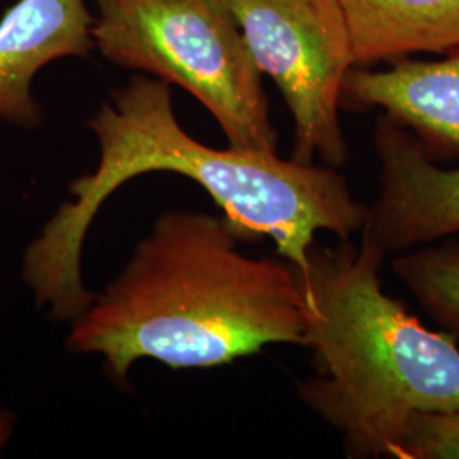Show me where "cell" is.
<instances>
[{
	"instance_id": "cell-9",
	"label": "cell",
	"mask_w": 459,
	"mask_h": 459,
	"mask_svg": "<svg viewBox=\"0 0 459 459\" xmlns=\"http://www.w3.org/2000/svg\"><path fill=\"white\" fill-rule=\"evenodd\" d=\"M354 65L459 49V0H341Z\"/></svg>"
},
{
	"instance_id": "cell-3",
	"label": "cell",
	"mask_w": 459,
	"mask_h": 459,
	"mask_svg": "<svg viewBox=\"0 0 459 459\" xmlns=\"http://www.w3.org/2000/svg\"><path fill=\"white\" fill-rule=\"evenodd\" d=\"M386 257L361 230L359 244L315 242L296 273L316 371L299 398L342 434L349 458L402 459L417 413L459 407L458 341L385 291Z\"/></svg>"
},
{
	"instance_id": "cell-5",
	"label": "cell",
	"mask_w": 459,
	"mask_h": 459,
	"mask_svg": "<svg viewBox=\"0 0 459 459\" xmlns=\"http://www.w3.org/2000/svg\"><path fill=\"white\" fill-rule=\"evenodd\" d=\"M263 74L278 85L295 123L293 160L342 167L349 147L341 98L354 68L341 0H225Z\"/></svg>"
},
{
	"instance_id": "cell-1",
	"label": "cell",
	"mask_w": 459,
	"mask_h": 459,
	"mask_svg": "<svg viewBox=\"0 0 459 459\" xmlns=\"http://www.w3.org/2000/svg\"><path fill=\"white\" fill-rule=\"evenodd\" d=\"M89 128L99 142L98 167L70 184L72 199L22 257V279L51 320L74 322L92 303L81 271L85 237L108 197L148 172H174L197 182L238 240L271 238L298 274L307 271L318 231L349 240L368 218V206L335 167L284 160L276 152L199 143L182 130L170 87L160 79L133 77L102 104Z\"/></svg>"
},
{
	"instance_id": "cell-4",
	"label": "cell",
	"mask_w": 459,
	"mask_h": 459,
	"mask_svg": "<svg viewBox=\"0 0 459 459\" xmlns=\"http://www.w3.org/2000/svg\"><path fill=\"white\" fill-rule=\"evenodd\" d=\"M92 38L116 65L186 89L230 147L276 152L263 72L225 0H96Z\"/></svg>"
},
{
	"instance_id": "cell-6",
	"label": "cell",
	"mask_w": 459,
	"mask_h": 459,
	"mask_svg": "<svg viewBox=\"0 0 459 459\" xmlns=\"http://www.w3.org/2000/svg\"><path fill=\"white\" fill-rule=\"evenodd\" d=\"M379 191L362 227L386 255L459 235V165L432 160L422 140L390 116L377 117Z\"/></svg>"
},
{
	"instance_id": "cell-11",
	"label": "cell",
	"mask_w": 459,
	"mask_h": 459,
	"mask_svg": "<svg viewBox=\"0 0 459 459\" xmlns=\"http://www.w3.org/2000/svg\"><path fill=\"white\" fill-rule=\"evenodd\" d=\"M402 459H459V407L417 413L409 424Z\"/></svg>"
},
{
	"instance_id": "cell-10",
	"label": "cell",
	"mask_w": 459,
	"mask_h": 459,
	"mask_svg": "<svg viewBox=\"0 0 459 459\" xmlns=\"http://www.w3.org/2000/svg\"><path fill=\"white\" fill-rule=\"evenodd\" d=\"M390 267L432 320L459 344V242L447 240L396 254Z\"/></svg>"
},
{
	"instance_id": "cell-7",
	"label": "cell",
	"mask_w": 459,
	"mask_h": 459,
	"mask_svg": "<svg viewBox=\"0 0 459 459\" xmlns=\"http://www.w3.org/2000/svg\"><path fill=\"white\" fill-rule=\"evenodd\" d=\"M94 21L83 0H19L0 21V117L34 126L41 111L31 82L41 66L85 56Z\"/></svg>"
},
{
	"instance_id": "cell-8",
	"label": "cell",
	"mask_w": 459,
	"mask_h": 459,
	"mask_svg": "<svg viewBox=\"0 0 459 459\" xmlns=\"http://www.w3.org/2000/svg\"><path fill=\"white\" fill-rule=\"evenodd\" d=\"M341 108L381 109L430 143L459 148V49L439 62H398L386 70L352 68Z\"/></svg>"
},
{
	"instance_id": "cell-2",
	"label": "cell",
	"mask_w": 459,
	"mask_h": 459,
	"mask_svg": "<svg viewBox=\"0 0 459 459\" xmlns=\"http://www.w3.org/2000/svg\"><path fill=\"white\" fill-rule=\"evenodd\" d=\"M225 218L169 212L119 276L72 322L66 344L99 354L117 385L133 364L213 368L271 344L305 345L307 312L288 261L248 257Z\"/></svg>"
}]
</instances>
